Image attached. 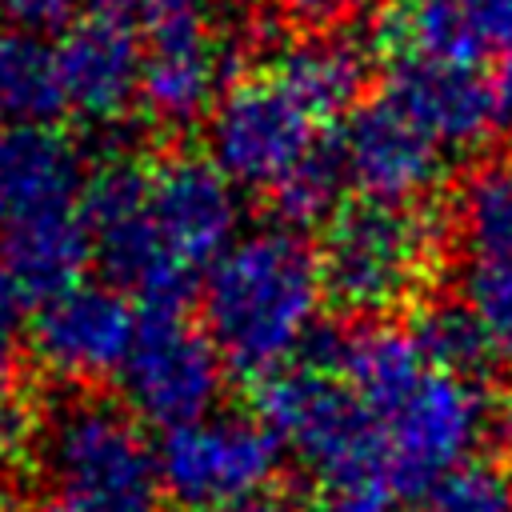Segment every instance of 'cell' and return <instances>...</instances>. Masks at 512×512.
<instances>
[{"mask_svg": "<svg viewBox=\"0 0 512 512\" xmlns=\"http://www.w3.org/2000/svg\"><path fill=\"white\" fill-rule=\"evenodd\" d=\"M320 252L288 224L244 232L200 280V320L228 372L268 380L292 368L324 324Z\"/></svg>", "mask_w": 512, "mask_h": 512, "instance_id": "6da1fadb", "label": "cell"}, {"mask_svg": "<svg viewBox=\"0 0 512 512\" xmlns=\"http://www.w3.org/2000/svg\"><path fill=\"white\" fill-rule=\"evenodd\" d=\"M40 512H156L160 464L144 424L104 396H68L44 416Z\"/></svg>", "mask_w": 512, "mask_h": 512, "instance_id": "7a4b0ae2", "label": "cell"}, {"mask_svg": "<svg viewBox=\"0 0 512 512\" xmlns=\"http://www.w3.org/2000/svg\"><path fill=\"white\" fill-rule=\"evenodd\" d=\"M256 420L328 488L380 480V424L324 368L292 364L260 380Z\"/></svg>", "mask_w": 512, "mask_h": 512, "instance_id": "3957f363", "label": "cell"}, {"mask_svg": "<svg viewBox=\"0 0 512 512\" xmlns=\"http://www.w3.org/2000/svg\"><path fill=\"white\" fill-rule=\"evenodd\" d=\"M148 188L152 168H144L128 152H112L88 172L84 224L92 240V260L104 268L108 284L124 296L132 292L144 312H184L196 276L164 252L152 224Z\"/></svg>", "mask_w": 512, "mask_h": 512, "instance_id": "277c9868", "label": "cell"}, {"mask_svg": "<svg viewBox=\"0 0 512 512\" xmlns=\"http://www.w3.org/2000/svg\"><path fill=\"white\" fill-rule=\"evenodd\" d=\"M432 260V220L416 208L356 200L340 208L324 232L320 268L328 296L360 316L384 320L400 308Z\"/></svg>", "mask_w": 512, "mask_h": 512, "instance_id": "5b68a950", "label": "cell"}, {"mask_svg": "<svg viewBox=\"0 0 512 512\" xmlns=\"http://www.w3.org/2000/svg\"><path fill=\"white\" fill-rule=\"evenodd\" d=\"M492 428V404L472 376L428 372L380 420V480L392 496H424L476 460Z\"/></svg>", "mask_w": 512, "mask_h": 512, "instance_id": "8992f818", "label": "cell"}, {"mask_svg": "<svg viewBox=\"0 0 512 512\" xmlns=\"http://www.w3.org/2000/svg\"><path fill=\"white\" fill-rule=\"evenodd\" d=\"M156 464L160 492L184 512H232L272 492L284 444L256 416L212 412L196 424L164 432Z\"/></svg>", "mask_w": 512, "mask_h": 512, "instance_id": "52a82bcc", "label": "cell"}, {"mask_svg": "<svg viewBox=\"0 0 512 512\" xmlns=\"http://www.w3.org/2000/svg\"><path fill=\"white\" fill-rule=\"evenodd\" d=\"M208 160L236 188H264L268 196L320 152L324 124L268 72L232 80L204 128Z\"/></svg>", "mask_w": 512, "mask_h": 512, "instance_id": "ba28073f", "label": "cell"}, {"mask_svg": "<svg viewBox=\"0 0 512 512\" xmlns=\"http://www.w3.org/2000/svg\"><path fill=\"white\" fill-rule=\"evenodd\" d=\"M224 376L228 364L204 324H192L184 312H144L116 384L140 424L172 432L216 412Z\"/></svg>", "mask_w": 512, "mask_h": 512, "instance_id": "9c48e42d", "label": "cell"}, {"mask_svg": "<svg viewBox=\"0 0 512 512\" xmlns=\"http://www.w3.org/2000/svg\"><path fill=\"white\" fill-rule=\"evenodd\" d=\"M384 100L396 104L440 148L476 152L512 128V60H392L384 76Z\"/></svg>", "mask_w": 512, "mask_h": 512, "instance_id": "30bf717a", "label": "cell"}, {"mask_svg": "<svg viewBox=\"0 0 512 512\" xmlns=\"http://www.w3.org/2000/svg\"><path fill=\"white\" fill-rule=\"evenodd\" d=\"M232 44L212 32L196 8L160 0L148 16L140 68V104L160 128H192L208 120L228 92Z\"/></svg>", "mask_w": 512, "mask_h": 512, "instance_id": "8fae6325", "label": "cell"}, {"mask_svg": "<svg viewBox=\"0 0 512 512\" xmlns=\"http://www.w3.org/2000/svg\"><path fill=\"white\" fill-rule=\"evenodd\" d=\"M140 316L132 300L112 284H76L36 308L28 324L32 356L68 384H92L120 376Z\"/></svg>", "mask_w": 512, "mask_h": 512, "instance_id": "7c38bea8", "label": "cell"}, {"mask_svg": "<svg viewBox=\"0 0 512 512\" xmlns=\"http://www.w3.org/2000/svg\"><path fill=\"white\" fill-rule=\"evenodd\" d=\"M336 152L344 180L372 204L412 208L444 176V148L384 96L344 120Z\"/></svg>", "mask_w": 512, "mask_h": 512, "instance_id": "4fadbf2b", "label": "cell"}, {"mask_svg": "<svg viewBox=\"0 0 512 512\" xmlns=\"http://www.w3.org/2000/svg\"><path fill=\"white\" fill-rule=\"evenodd\" d=\"M152 224L164 252L192 276L240 240V192L208 156H168L152 168Z\"/></svg>", "mask_w": 512, "mask_h": 512, "instance_id": "5bb4252c", "label": "cell"}, {"mask_svg": "<svg viewBox=\"0 0 512 512\" xmlns=\"http://www.w3.org/2000/svg\"><path fill=\"white\" fill-rule=\"evenodd\" d=\"M56 60L64 108L88 124H112L132 108V100H140L144 48L120 16L76 20L56 44Z\"/></svg>", "mask_w": 512, "mask_h": 512, "instance_id": "9a60e30c", "label": "cell"}, {"mask_svg": "<svg viewBox=\"0 0 512 512\" xmlns=\"http://www.w3.org/2000/svg\"><path fill=\"white\" fill-rule=\"evenodd\" d=\"M88 168L72 136L52 124H16L0 136V220L20 224L36 216L84 208Z\"/></svg>", "mask_w": 512, "mask_h": 512, "instance_id": "2e32d148", "label": "cell"}, {"mask_svg": "<svg viewBox=\"0 0 512 512\" xmlns=\"http://www.w3.org/2000/svg\"><path fill=\"white\" fill-rule=\"evenodd\" d=\"M88 260H92V240H88L84 208L20 220L0 232V272L16 284L24 300H36V308L76 288Z\"/></svg>", "mask_w": 512, "mask_h": 512, "instance_id": "e0dca14e", "label": "cell"}, {"mask_svg": "<svg viewBox=\"0 0 512 512\" xmlns=\"http://www.w3.org/2000/svg\"><path fill=\"white\" fill-rule=\"evenodd\" d=\"M276 84H284L324 128L336 116H352L360 104V88L368 76L364 48L340 32H308L272 52L264 68Z\"/></svg>", "mask_w": 512, "mask_h": 512, "instance_id": "ac0fdd59", "label": "cell"}, {"mask_svg": "<svg viewBox=\"0 0 512 512\" xmlns=\"http://www.w3.org/2000/svg\"><path fill=\"white\" fill-rule=\"evenodd\" d=\"M376 44L392 60H428V64L484 60L464 0H388L376 12Z\"/></svg>", "mask_w": 512, "mask_h": 512, "instance_id": "d6986e66", "label": "cell"}, {"mask_svg": "<svg viewBox=\"0 0 512 512\" xmlns=\"http://www.w3.org/2000/svg\"><path fill=\"white\" fill-rule=\"evenodd\" d=\"M64 112V84L56 48L40 36L4 32L0 36V116L16 124H48Z\"/></svg>", "mask_w": 512, "mask_h": 512, "instance_id": "ffe728a7", "label": "cell"}, {"mask_svg": "<svg viewBox=\"0 0 512 512\" xmlns=\"http://www.w3.org/2000/svg\"><path fill=\"white\" fill-rule=\"evenodd\" d=\"M456 224L472 256H512V156L488 160L464 180Z\"/></svg>", "mask_w": 512, "mask_h": 512, "instance_id": "44dd1931", "label": "cell"}, {"mask_svg": "<svg viewBox=\"0 0 512 512\" xmlns=\"http://www.w3.org/2000/svg\"><path fill=\"white\" fill-rule=\"evenodd\" d=\"M460 304L472 312L492 360L512 364V256H468Z\"/></svg>", "mask_w": 512, "mask_h": 512, "instance_id": "7402d4cb", "label": "cell"}, {"mask_svg": "<svg viewBox=\"0 0 512 512\" xmlns=\"http://www.w3.org/2000/svg\"><path fill=\"white\" fill-rule=\"evenodd\" d=\"M412 336L424 352V360L436 372H452V376H472L484 368V360H492L472 312L460 300H444V304H428L416 312Z\"/></svg>", "mask_w": 512, "mask_h": 512, "instance_id": "603a6c76", "label": "cell"}, {"mask_svg": "<svg viewBox=\"0 0 512 512\" xmlns=\"http://www.w3.org/2000/svg\"><path fill=\"white\" fill-rule=\"evenodd\" d=\"M344 168H340V152H336V140H328L320 152H312L276 192H272V204L280 212V220L288 228H308V224H320L328 220V212L336 208V196L344 188Z\"/></svg>", "mask_w": 512, "mask_h": 512, "instance_id": "cb8c5ba5", "label": "cell"}, {"mask_svg": "<svg viewBox=\"0 0 512 512\" xmlns=\"http://www.w3.org/2000/svg\"><path fill=\"white\" fill-rule=\"evenodd\" d=\"M420 512H512V472L472 460L420 496Z\"/></svg>", "mask_w": 512, "mask_h": 512, "instance_id": "d4e9b609", "label": "cell"}, {"mask_svg": "<svg viewBox=\"0 0 512 512\" xmlns=\"http://www.w3.org/2000/svg\"><path fill=\"white\" fill-rule=\"evenodd\" d=\"M80 0H0L4 20L16 24L24 36H48V32H68Z\"/></svg>", "mask_w": 512, "mask_h": 512, "instance_id": "484cf974", "label": "cell"}, {"mask_svg": "<svg viewBox=\"0 0 512 512\" xmlns=\"http://www.w3.org/2000/svg\"><path fill=\"white\" fill-rule=\"evenodd\" d=\"M36 436V412L32 400L8 384H0V468L20 456Z\"/></svg>", "mask_w": 512, "mask_h": 512, "instance_id": "4316f807", "label": "cell"}, {"mask_svg": "<svg viewBox=\"0 0 512 512\" xmlns=\"http://www.w3.org/2000/svg\"><path fill=\"white\" fill-rule=\"evenodd\" d=\"M24 296L16 292V284L0 272V384L8 380V372L16 368L20 360V348H24V336H28V324H24Z\"/></svg>", "mask_w": 512, "mask_h": 512, "instance_id": "83f0119b", "label": "cell"}, {"mask_svg": "<svg viewBox=\"0 0 512 512\" xmlns=\"http://www.w3.org/2000/svg\"><path fill=\"white\" fill-rule=\"evenodd\" d=\"M464 12L484 56L512 48V0H464Z\"/></svg>", "mask_w": 512, "mask_h": 512, "instance_id": "f1b7e54d", "label": "cell"}, {"mask_svg": "<svg viewBox=\"0 0 512 512\" xmlns=\"http://www.w3.org/2000/svg\"><path fill=\"white\" fill-rule=\"evenodd\" d=\"M372 0H276V8L300 24V28H312V32H328L344 20H352L356 12H364Z\"/></svg>", "mask_w": 512, "mask_h": 512, "instance_id": "f546056e", "label": "cell"}, {"mask_svg": "<svg viewBox=\"0 0 512 512\" xmlns=\"http://www.w3.org/2000/svg\"><path fill=\"white\" fill-rule=\"evenodd\" d=\"M320 512H396V496L380 480H360V484H340L324 492Z\"/></svg>", "mask_w": 512, "mask_h": 512, "instance_id": "4dcf8cb0", "label": "cell"}, {"mask_svg": "<svg viewBox=\"0 0 512 512\" xmlns=\"http://www.w3.org/2000/svg\"><path fill=\"white\" fill-rule=\"evenodd\" d=\"M232 512H304V508L292 504V500L280 496V492H264V496H256V500H248V504H240V508H232Z\"/></svg>", "mask_w": 512, "mask_h": 512, "instance_id": "1f68e13d", "label": "cell"}, {"mask_svg": "<svg viewBox=\"0 0 512 512\" xmlns=\"http://www.w3.org/2000/svg\"><path fill=\"white\" fill-rule=\"evenodd\" d=\"M0 512H28V508H24V496H20L16 484L4 480V476H0Z\"/></svg>", "mask_w": 512, "mask_h": 512, "instance_id": "d6a6232c", "label": "cell"}, {"mask_svg": "<svg viewBox=\"0 0 512 512\" xmlns=\"http://www.w3.org/2000/svg\"><path fill=\"white\" fill-rule=\"evenodd\" d=\"M88 4L96 8V16H120L124 20L140 0H88Z\"/></svg>", "mask_w": 512, "mask_h": 512, "instance_id": "836d02e7", "label": "cell"}, {"mask_svg": "<svg viewBox=\"0 0 512 512\" xmlns=\"http://www.w3.org/2000/svg\"><path fill=\"white\" fill-rule=\"evenodd\" d=\"M504 432H508V440H512V400H508V408H504Z\"/></svg>", "mask_w": 512, "mask_h": 512, "instance_id": "e575fe53", "label": "cell"}, {"mask_svg": "<svg viewBox=\"0 0 512 512\" xmlns=\"http://www.w3.org/2000/svg\"><path fill=\"white\" fill-rule=\"evenodd\" d=\"M168 4H184V8H200V4H208V0H168Z\"/></svg>", "mask_w": 512, "mask_h": 512, "instance_id": "d590c367", "label": "cell"}, {"mask_svg": "<svg viewBox=\"0 0 512 512\" xmlns=\"http://www.w3.org/2000/svg\"><path fill=\"white\" fill-rule=\"evenodd\" d=\"M0 232H4V220H0Z\"/></svg>", "mask_w": 512, "mask_h": 512, "instance_id": "8d00e7d4", "label": "cell"}, {"mask_svg": "<svg viewBox=\"0 0 512 512\" xmlns=\"http://www.w3.org/2000/svg\"><path fill=\"white\" fill-rule=\"evenodd\" d=\"M0 16H4V12H0Z\"/></svg>", "mask_w": 512, "mask_h": 512, "instance_id": "74e56055", "label": "cell"}]
</instances>
